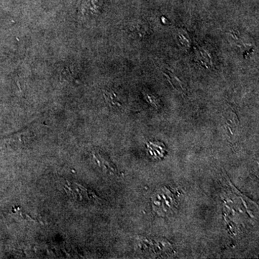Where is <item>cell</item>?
<instances>
[{"instance_id":"cell-2","label":"cell","mask_w":259,"mask_h":259,"mask_svg":"<svg viewBox=\"0 0 259 259\" xmlns=\"http://www.w3.org/2000/svg\"><path fill=\"white\" fill-rule=\"evenodd\" d=\"M93 156L95 160H96L97 163H98L99 166L102 167V168H105L107 171L112 172V173H116L117 168H116L115 165L105 155L102 154V152H100V151L94 152Z\"/></svg>"},{"instance_id":"cell-4","label":"cell","mask_w":259,"mask_h":259,"mask_svg":"<svg viewBox=\"0 0 259 259\" xmlns=\"http://www.w3.org/2000/svg\"><path fill=\"white\" fill-rule=\"evenodd\" d=\"M104 95H105L107 101L110 102V105H112V106H120V102H119L117 96L114 92H105Z\"/></svg>"},{"instance_id":"cell-3","label":"cell","mask_w":259,"mask_h":259,"mask_svg":"<svg viewBox=\"0 0 259 259\" xmlns=\"http://www.w3.org/2000/svg\"><path fill=\"white\" fill-rule=\"evenodd\" d=\"M61 82H75L76 81V76H75L74 70L71 66H67L64 67L61 74Z\"/></svg>"},{"instance_id":"cell-1","label":"cell","mask_w":259,"mask_h":259,"mask_svg":"<svg viewBox=\"0 0 259 259\" xmlns=\"http://www.w3.org/2000/svg\"><path fill=\"white\" fill-rule=\"evenodd\" d=\"M171 192L166 189H161L153 196L152 202L153 207L158 214H165L171 211L175 204L174 197Z\"/></svg>"}]
</instances>
